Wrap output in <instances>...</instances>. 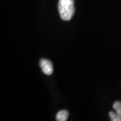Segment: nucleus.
Instances as JSON below:
<instances>
[{"label":"nucleus","mask_w":121,"mask_h":121,"mask_svg":"<svg viewBox=\"0 0 121 121\" xmlns=\"http://www.w3.org/2000/svg\"><path fill=\"white\" fill-rule=\"evenodd\" d=\"M58 9L60 17L63 20H70L75 13L74 1L60 0L58 4Z\"/></svg>","instance_id":"1"},{"label":"nucleus","mask_w":121,"mask_h":121,"mask_svg":"<svg viewBox=\"0 0 121 121\" xmlns=\"http://www.w3.org/2000/svg\"><path fill=\"white\" fill-rule=\"evenodd\" d=\"M40 66L42 71L45 75H50L53 73V68L52 63L49 60H45V59L40 60Z\"/></svg>","instance_id":"2"},{"label":"nucleus","mask_w":121,"mask_h":121,"mask_svg":"<svg viewBox=\"0 0 121 121\" xmlns=\"http://www.w3.org/2000/svg\"><path fill=\"white\" fill-rule=\"evenodd\" d=\"M69 117V112L66 110H60L57 113L56 120L58 121H66Z\"/></svg>","instance_id":"3"},{"label":"nucleus","mask_w":121,"mask_h":121,"mask_svg":"<svg viewBox=\"0 0 121 121\" xmlns=\"http://www.w3.org/2000/svg\"><path fill=\"white\" fill-rule=\"evenodd\" d=\"M113 107L116 111V114L119 118V121H121V103L119 102H116L113 104Z\"/></svg>","instance_id":"4"},{"label":"nucleus","mask_w":121,"mask_h":121,"mask_svg":"<svg viewBox=\"0 0 121 121\" xmlns=\"http://www.w3.org/2000/svg\"><path fill=\"white\" fill-rule=\"evenodd\" d=\"M109 117L111 119V121H120L117 115L116 114V113L113 112H110L109 113Z\"/></svg>","instance_id":"5"}]
</instances>
